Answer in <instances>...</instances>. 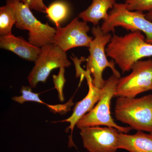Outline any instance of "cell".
Listing matches in <instances>:
<instances>
[{
	"instance_id": "cell-1",
	"label": "cell",
	"mask_w": 152,
	"mask_h": 152,
	"mask_svg": "<svg viewBox=\"0 0 152 152\" xmlns=\"http://www.w3.org/2000/svg\"><path fill=\"white\" fill-rule=\"evenodd\" d=\"M145 39L140 31L124 36L114 34L106 48L107 56L113 60L123 73L129 72L138 61L152 56V44Z\"/></svg>"
},
{
	"instance_id": "cell-2",
	"label": "cell",
	"mask_w": 152,
	"mask_h": 152,
	"mask_svg": "<svg viewBox=\"0 0 152 152\" xmlns=\"http://www.w3.org/2000/svg\"><path fill=\"white\" fill-rule=\"evenodd\" d=\"M115 113L117 120L131 129L152 132V94L139 98L118 97Z\"/></svg>"
},
{
	"instance_id": "cell-3",
	"label": "cell",
	"mask_w": 152,
	"mask_h": 152,
	"mask_svg": "<svg viewBox=\"0 0 152 152\" xmlns=\"http://www.w3.org/2000/svg\"><path fill=\"white\" fill-rule=\"evenodd\" d=\"M92 33L94 38L89 48L90 56L86 59L85 77L87 79L91 77L93 86L102 89L106 82L102 76L106 68H110L114 75L119 78H121V74L115 68L114 61H109L107 59L106 47L110 42L111 35L109 33L104 34L99 26L93 27Z\"/></svg>"
},
{
	"instance_id": "cell-4",
	"label": "cell",
	"mask_w": 152,
	"mask_h": 152,
	"mask_svg": "<svg viewBox=\"0 0 152 152\" xmlns=\"http://www.w3.org/2000/svg\"><path fill=\"white\" fill-rule=\"evenodd\" d=\"M119 79L113 75L106 80L104 86L101 89V96L97 104L79 120L76 124L78 129H80L88 127L104 126L115 128L119 132L126 134L132 129L129 126H122L117 124L111 115V102L115 96Z\"/></svg>"
},
{
	"instance_id": "cell-5",
	"label": "cell",
	"mask_w": 152,
	"mask_h": 152,
	"mask_svg": "<svg viewBox=\"0 0 152 152\" xmlns=\"http://www.w3.org/2000/svg\"><path fill=\"white\" fill-rule=\"evenodd\" d=\"M7 4L15 14L16 28L28 31V40L30 43L40 48L54 44L56 28L48 23H41L34 15L31 9L18 0H7Z\"/></svg>"
},
{
	"instance_id": "cell-6",
	"label": "cell",
	"mask_w": 152,
	"mask_h": 152,
	"mask_svg": "<svg viewBox=\"0 0 152 152\" xmlns=\"http://www.w3.org/2000/svg\"><path fill=\"white\" fill-rule=\"evenodd\" d=\"M117 27H121L131 32L142 31L145 35L146 42L152 44V22L146 18L143 12L128 10L125 3H115L101 28L107 34L115 32Z\"/></svg>"
},
{
	"instance_id": "cell-7",
	"label": "cell",
	"mask_w": 152,
	"mask_h": 152,
	"mask_svg": "<svg viewBox=\"0 0 152 152\" xmlns=\"http://www.w3.org/2000/svg\"><path fill=\"white\" fill-rule=\"evenodd\" d=\"M132 73L119 79L114 97L135 98L139 94L152 90V60L138 61Z\"/></svg>"
},
{
	"instance_id": "cell-8",
	"label": "cell",
	"mask_w": 152,
	"mask_h": 152,
	"mask_svg": "<svg viewBox=\"0 0 152 152\" xmlns=\"http://www.w3.org/2000/svg\"><path fill=\"white\" fill-rule=\"evenodd\" d=\"M35 65L28 76L30 86L35 88L39 82L45 83L53 70L69 66L66 52L52 44L41 48L40 53L34 61Z\"/></svg>"
},
{
	"instance_id": "cell-9",
	"label": "cell",
	"mask_w": 152,
	"mask_h": 152,
	"mask_svg": "<svg viewBox=\"0 0 152 152\" xmlns=\"http://www.w3.org/2000/svg\"><path fill=\"white\" fill-rule=\"evenodd\" d=\"M80 134L85 148L89 152H116L119 131L113 127L100 126L82 128Z\"/></svg>"
},
{
	"instance_id": "cell-10",
	"label": "cell",
	"mask_w": 152,
	"mask_h": 152,
	"mask_svg": "<svg viewBox=\"0 0 152 152\" xmlns=\"http://www.w3.org/2000/svg\"><path fill=\"white\" fill-rule=\"evenodd\" d=\"M56 29L54 44L65 52L77 47L89 48L94 38L88 35L90 28L86 22L80 21L78 18L64 27L60 26Z\"/></svg>"
},
{
	"instance_id": "cell-11",
	"label": "cell",
	"mask_w": 152,
	"mask_h": 152,
	"mask_svg": "<svg viewBox=\"0 0 152 152\" xmlns=\"http://www.w3.org/2000/svg\"><path fill=\"white\" fill-rule=\"evenodd\" d=\"M89 91L88 94L81 101L76 104L70 117L66 119L60 121L66 122L70 124V126L66 129V131L70 130L71 135L69 141V147L75 146L73 142L72 137L74 128L79 120L94 107V106L100 99L101 96V89H99L93 86L92 80H88Z\"/></svg>"
},
{
	"instance_id": "cell-12",
	"label": "cell",
	"mask_w": 152,
	"mask_h": 152,
	"mask_svg": "<svg viewBox=\"0 0 152 152\" xmlns=\"http://www.w3.org/2000/svg\"><path fill=\"white\" fill-rule=\"evenodd\" d=\"M0 48L13 52L29 61L34 62L41 50V48L32 45L22 37H17L13 35L1 36Z\"/></svg>"
},
{
	"instance_id": "cell-13",
	"label": "cell",
	"mask_w": 152,
	"mask_h": 152,
	"mask_svg": "<svg viewBox=\"0 0 152 152\" xmlns=\"http://www.w3.org/2000/svg\"><path fill=\"white\" fill-rule=\"evenodd\" d=\"M118 148L129 152H152V136L142 131L133 135L119 132Z\"/></svg>"
},
{
	"instance_id": "cell-14",
	"label": "cell",
	"mask_w": 152,
	"mask_h": 152,
	"mask_svg": "<svg viewBox=\"0 0 152 152\" xmlns=\"http://www.w3.org/2000/svg\"><path fill=\"white\" fill-rule=\"evenodd\" d=\"M115 3V0H93L91 5L79 14V17L83 21L96 26L101 20L107 18L108 11L113 9Z\"/></svg>"
},
{
	"instance_id": "cell-15",
	"label": "cell",
	"mask_w": 152,
	"mask_h": 152,
	"mask_svg": "<svg viewBox=\"0 0 152 152\" xmlns=\"http://www.w3.org/2000/svg\"><path fill=\"white\" fill-rule=\"evenodd\" d=\"M31 87L28 86L22 87L20 90L21 95L19 96H14L12 99L20 104H23L25 102H33L43 104L45 105L48 106L53 112L57 113H65L70 110L71 107L73 104L72 99L64 104L51 105L44 103L39 97V94L33 92Z\"/></svg>"
},
{
	"instance_id": "cell-16",
	"label": "cell",
	"mask_w": 152,
	"mask_h": 152,
	"mask_svg": "<svg viewBox=\"0 0 152 152\" xmlns=\"http://www.w3.org/2000/svg\"><path fill=\"white\" fill-rule=\"evenodd\" d=\"M46 13L49 20L58 28L69 18L70 9L67 3L63 1H57L52 3L47 7Z\"/></svg>"
},
{
	"instance_id": "cell-17",
	"label": "cell",
	"mask_w": 152,
	"mask_h": 152,
	"mask_svg": "<svg viewBox=\"0 0 152 152\" xmlns=\"http://www.w3.org/2000/svg\"><path fill=\"white\" fill-rule=\"evenodd\" d=\"M16 23V17L12 9L6 5L0 8V35L10 36L12 34V28Z\"/></svg>"
},
{
	"instance_id": "cell-18",
	"label": "cell",
	"mask_w": 152,
	"mask_h": 152,
	"mask_svg": "<svg viewBox=\"0 0 152 152\" xmlns=\"http://www.w3.org/2000/svg\"><path fill=\"white\" fill-rule=\"evenodd\" d=\"M125 4L130 11L148 12L152 10V0H126Z\"/></svg>"
},
{
	"instance_id": "cell-19",
	"label": "cell",
	"mask_w": 152,
	"mask_h": 152,
	"mask_svg": "<svg viewBox=\"0 0 152 152\" xmlns=\"http://www.w3.org/2000/svg\"><path fill=\"white\" fill-rule=\"evenodd\" d=\"M65 68H60L58 74L57 75H53V80L55 88L58 91L59 99L61 102H64V100L63 89L66 82L64 76Z\"/></svg>"
},
{
	"instance_id": "cell-20",
	"label": "cell",
	"mask_w": 152,
	"mask_h": 152,
	"mask_svg": "<svg viewBox=\"0 0 152 152\" xmlns=\"http://www.w3.org/2000/svg\"><path fill=\"white\" fill-rule=\"evenodd\" d=\"M23 3L31 10H34L40 12L46 13L47 7L43 0H18Z\"/></svg>"
},
{
	"instance_id": "cell-21",
	"label": "cell",
	"mask_w": 152,
	"mask_h": 152,
	"mask_svg": "<svg viewBox=\"0 0 152 152\" xmlns=\"http://www.w3.org/2000/svg\"><path fill=\"white\" fill-rule=\"evenodd\" d=\"M145 17L148 20L152 22V10L145 14Z\"/></svg>"
},
{
	"instance_id": "cell-22",
	"label": "cell",
	"mask_w": 152,
	"mask_h": 152,
	"mask_svg": "<svg viewBox=\"0 0 152 152\" xmlns=\"http://www.w3.org/2000/svg\"><path fill=\"white\" fill-rule=\"evenodd\" d=\"M150 134H151V135L152 136V132L150 133Z\"/></svg>"
},
{
	"instance_id": "cell-23",
	"label": "cell",
	"mask_w": 152,
	"mask_h": 152,
	"mask_svg": "<svg viewBox=\"0 0 152 152\" xmlns=\"http://www.w3.org/2000/svg\"></svg>"
}]
</instances>
